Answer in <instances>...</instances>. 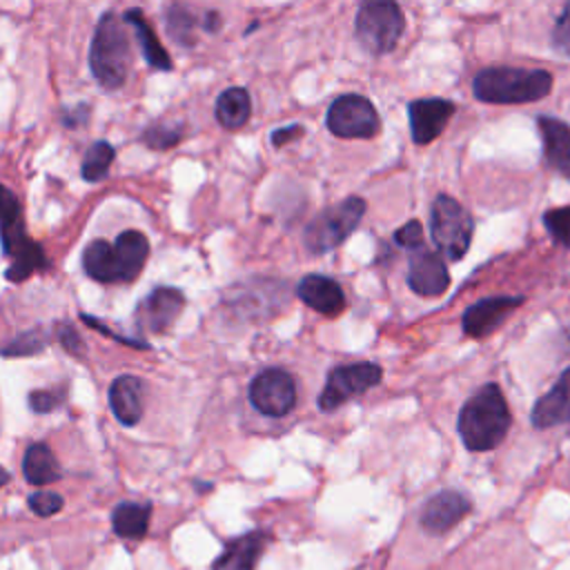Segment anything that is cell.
Wrapping results in <instances>:
<instances>
[{"instance_id":"obj_20","label":"cell","mask_w":570,"mask_h":570,"mask_svg":"<svg viewBox=\"0 0 570 570\" xmlns=\"http://www.w3.org/2000/svg\"><path fill=\"white\" fill-rule=\"evenodd\" d=\"M109 405L122 425H136L142 416V381L134 374H122L109 385Z\"/></svg>"},{"instance_id":"obj_37","label":"cell","mask_w":570,"mask_h":570,"mask_svg":"<svg viewBox=\"0 0 570 570\" xmlns=\"http://www.w3.org/2000/svg\"><path fill=\"white\" fill-rule=\"evenodd\" d=\"M58 338H60L62 347H65L69 354H73V356H82V354H85V343H82L80 334H78L71 325L60 323V325H58Z\"/></svg>"},{"instance_id":"obj_6","label":"cell","mask_w":570,"mask_h":570,"mask_svg":"<svg viewBox=\"0 0 570 570\" xmlns=\"http://www.w3.org/2000/svg\"><path fill=\"white\" fill-rule=\"evenodd\" d=\"M365 207L367 205L361 196H350L332 207H325L305 227V247L312 254H325L338 247L356 229L365 214Z\"/></svg>"},{"instance_id":"obj_22","label":"cell","mask_w":570,"mask_h":570,"mask_svg":"<svg viewBox=\"0 0 570 570\" xmlns=\"http://www.w3.org/2000/svg\"><path fill=\"white\" fill-rule=\"evenodd\" d=\"M122 18L127 24L134 27V33L138 38V45H140V51H142L147 65L154 69H160V71H169L174 67V62H171L169 53L165 51V47L158 42L145 13L140 9H129V11H125Z\"/></svg>"},{"instance_id":"obj_24","label":"cell","mask_w":570,"mask_h":570,"mask_svg":"<svg viewBox=\"0 0 570 570\" xmlns=\"http://www.w3.org/2000/svg\"><path fill=\"white\" fill-rule=\"evenodd\" d=\"M151 519V505L149 503H134L125 501L118 503L111 512V528L120 539L140 541L149 530Z\"/></svg>"},{"instance_id":"obj_27","label":"cell","mask_w":570,"mask_h":570,"mask_svg":"<svg viewBox=\"0 0 570 570\" xmlns=\"http://www.w3.org/2000/svg\"><path fill=\"white\" fill-rule=\"evenodd\" d=\"M200 24V18L180 0H174L165 7V29L171 40H176L180 47H194L196 45V27Z\"/></svg>"},{"instance_id":"obj_15","label":"cell","mask_w":570,"mask_h":570,"mask_svg":"<svg viewBox=\"0 0 570 570\" xmlns=\"http://www.w3.org/2000/svg\"><path fill=\"white\" fill-rule=\"evenodd\" d=\"M185 307V296L176 287H156L138 305V325L145 332H165Z\"/></svg>"},{"instance_id":"obj_38","label":"cell","mask_w":570,"mask_h":570,"mask_svg":"<svg viewBox=\"0 0 570 570\" xmlns=\"http://www.w3.org/2000/svg\"><path fill=\"white\" fill-rule=\"evenodd\" d=\"M303 136V127L301 125H285V127H281V129H276V131H272V145L274 147H283V145H287V142H294V140H298Z\"/></svg>"},{"instance_id":"obj_33","label":"cell","mask_w":570,"mask_h":570,"mask_svg":"<svg viewBox=\"0 0 570 570\" xmlns=\"http://www.w3.org/2000/svg\"><path fill=\"white\" fill-rule=\"evenodd\" d=\"M552 49L557 53L570 56V0L563 4L554 29H552Z\"/></svg>"},{"instance_id":"obj_35","label":"cell","mask_w":570,"mask_h":570,"mask_svg":"<svg viewBox=\"0 0 570 570\" xmlns=\"http://www.w3.org/2000/svg\"><path fill=\"white\" fill-rule=\"evenodd\" d=\"M29 405H31L33 412L47 414V412H51L53 407L60 405V396L53 390H33L29 394Z\"/></svg>"},{"instance_id":"obj_25","label":"cell","mask_w":570,"mask_h":570,"mask_svg":"<svg viewBox=\"0 0 570 570\" xmlns=\"http://www.w3.org/2000/svg\"><path fill=\"white\" fill-rule=\"evenodd\" d=\"M22 472L31 485H47L62 476L56 454L45 443H33L27 448L22 459Z\"/></svg>"},{"instance_id":"obj_40","label":"cell","mask_w":570,"mask_h":570,"mask_svg":"<svg viewBox=\"0 0 570 570\" xmlns=\"http://www.w3.org/2000/svg\"><path fill=\"white\" fill-rule=\"evenodd\" d=\"M223 24V18L218 11H207L203 18H200V27L207 31V33H216Z\"/></svg>"},{"instance_id":"obj_32","label":"cell","mask_w":570,"mask_h":570,"mask_svg":"<svg viewBox=\"0 0 570 570\" xmlns=\"http://www.w3.org/2000/svg\"><path fill=\"white\" fill-rule=\"evenodd\" d=\"M29 508L33 514L38 517H51L56 512H60V508L65 505V499L58 494V492H51V490H38L33 494H29L27 499Z\"/></svg>"},{"instance_id":"obj_13","label":"cell","mask_w":570,"mask_h":570,"mask_svg":"<svg viewBox=\"0 0 570 570\" xmlns=\"http://www.w3.org/2000/svg\"><path fill=\"white\" fill-rule=\"evenodd\" d=\"M470 510L472 503L465 494H461L459 490H441L425 501L419 521L425 532L443 534L452 530Z\"/></svg>"},{"instance_id":"obj_17","label":"cell","mask_w":570,"mask_h":570,"mask_svg":"<svg viewBox=\"0 0 570 570\" xmlns=\"http://www.w3.org/2000/svg\"><path fill=\"white\" fill-rule=\"evenodd\" d=\"M267 541L269 534L263 530H252L227 541L225 550L212 563V570H254Z\"/></svg>"},{"instance_id":"obj_21","label":"cell","mask_w":570,"mask_h":570,"mask_svg":"<svg viewBox=\"0 0 570 570\" xmlns=\"http://www.w3.org/2000/svg\"><path fill=\"white\" fill-rule=\"evenodd\" d=\"M116 258L120 267V281H134L140 269L145 267V261L149 256V240L142 232L138 229H125L116 243Z\"/></svg>"},{"instance_id":"obj_41","label":"cell","mask_w":570,"mask_h":570,"mask_svg":"<svg viewBox=\"0 0 570 570\" xmlns=\"http://www.w3.org/2000/svg\"><path fill=\"white\" fill-rule=\"evenodd\" d=\"M7 483H9V472L0 465V488H2V485H7Z\"/></svg>"},{"instance_id":"obj_26","label":"cell","mask_w":570,"mask_h":570,"mask_svg":"<svg viewBox=\"0 0 570 570\" xmlns=\"http://www.w3.org/2000/svg\"><path fill=\"white\" fill-rule=\"evenodd\" d=\"M252 116V98L243 87H229L216 98V120L225 129H240Z\"/></svg>"},{"instance_id":"obj_8","label":"cell","mask_w":570,"mask_h":570,"mask_svg":"<svg viewBox=\"0 0 570 570\" xmlns=\"http://www.w3.org/2000/svg\"><path fill=\"white\" fill-rule=\"evenodd\" d=\"M381 379H383V370L370 361L336 365L334 370L327 372L325 387L318 394V407L323 412H332L341 407L345 401L379 385Z\"/></svg>"},{"instance_id":"obj_23","label":"cell","mask_w":570,"mask_h":570,"mask_svg":"<svg viewBox=\"0 0 570 570\" xmlns=\"http://www.w3.org/2000/svg\"><path fill=\"white\" fill-rule=\"evenodd\" d=\"M82 267L98 283H120V267L114 245L102 238L91 240L82 252Z\"/></svg>"},{"instance_id":"obj_7","label":"cell","mask_w":570,"mask_h":570,"mask_svg":"<svg viewBox=\"0 0 570 570\" xmlns=\"http://www.w3.org/2000/svg\"><path fill=\"white\" fill-rule=\"evenodd\" d=\"M430 232L436 249L445 258L461 261L470 247L474 223L459 200L439 194L430 209Z\"/></svg>"},{"instance_id":"obj_14","label":"cell","mask_w":570,"mask_h":570,"mask_svg":"<svg viewBox=\"0 0 570 570\" xmlns=\"http://www.w3.org/2000/svg\"><path fill=\"white\" fill-rule=\"evenodd\" d=\"M523 303V296H490L483 301H476L463 312L461 325L463 332L472 338H483L490 332H494L512 309H517Z\"/></svg>"},{"instance_id":"obj_28","label":"cell","mask_w":570,"mask_h":570,"mask_svg":"<svg viewBox=\"0 0 570 570\" xmlns=\"http://www.w3.org/2000/svg\"><path fill=\"white\" fill-rule=\"evenodd\" d=\"M116 149L111 147V142L107 140H96L87 151H85V160L80 167V174L87 183H98L102 178H107L109 167L114 163Z\"/></svg>"},{"instance_id":"obj_16","label":"cell","mask_w":570,"mask_h":570,"mask_svg":"<svg viewBox=\"0 0 570 570\" xmlns=\"http://www.w3.org/2000/svg\"><path fill=\"white\" fill-rule=\"evenodd\" d=\"M298 298L323 316H336L345 307V294L341 285L323 274H307L296 285Z\"/></svg>"},{"instance_id":"obj_36","label":"cell","mask_w":570,"mask_h":570,"mask_svg":"<svg viewBox=\"0 0 570 570\" xmlns=\"http://www.w3.org/2000/svg\"><path fill=\"white\" fill-rule=\"evenodd\" d=\"M89 327H94L96 332H100V334H105V336H111L114 341H118V343H125V345H134V347H138V350H149V345L145 343V341H138V338H131V336H122V334H116L111 327H107V325H102L98 318H94V316H87V314H82L80 316Z\"/></svg>"},{"instance_id":"obj_10","label":"cell","mask_w":570,"mask_h":570,"mask_svg":"<svg viewBox=\"0 0 570 570\" xmlns=\"http://www.w3.org/2000/svg\"><path fill=\"white\" fill-rule=\"evenodd\" d=\"M249 401L265 416H285L296 405V383L289 372L267 367L252 379Z\"/></svg>"},{"instance_id":"obj_9","label":"cell","mask_w":570,"mask_h":570,"mask_svg":"<svg viewBox=\"0 0 570 570\" xmlns=\"http://www.w3.org/2000/svg\"><path fill=\"white\" fill-rule=\"evenodd\" d=\"M325 125L336 138L367 140L379 134L381 118L367 98L358 94H345L330 105L325 114Z\"/></svg>"},{"instance_id":"obj_12","label":"cell","mask_w":570,"mask_h":570,"mask_svg":"<svg viewBox=\"0 0 570 570\" xmlns=\"http://www.w3.org/2000/svg\"><path fill=\"white\" fill-rule=\"evenodd\" d=\"M456 105L445 98H421L407 105L410 134L416 145L432 142L452 118Z\"/></svg>"},{"instance_id":"obj_30","label":"cell","mask_w":570,"mask_h":570,"mask_svg":"<svg viewBox=\"0 0 570 570\" xmlns=\"http://www.w3.org/2000/svg\"><path fill=\"white\" fill-rule=\"evenodd\" d=\"M140 138L151 149H169L183 138V127L174 122H154L142 131Z\"/></svg>"},{"instance_id":"obj_18","label":"cell","mask_w":570,"mask_h":570,"mask_svg":"<svg viewBox=\"0 0 570 570\" xmlns=\"http://www.w3.org/2000/svg\"><path fill=\"white\" fill-rule=\"evenodd\" d=\"M537 125L543 140L546 163L561 176L570 178V125L554 116H539Z\"/></svg>"},{"instance_id":"obj_2","label":"cell","mask_w":570,"mask_h":570,"mask_svg":"<svg viewBox=\"0 0 570 570\" xmlns=\"http://www.w3.org/2000/svg\"><path fill=\"white\" fill-rule=\"evenodd\" d=\"M0 243L11 265L7 267L4 276L11 283H22L31 274L42 272L49 267V261L42 247L29 238L22 216V205L18 196L0 183Z\"/></svg>"},{"instance_id":"obj_19","label":"cell","mask_w":570,"mask_h":570,"mask_svg":"<svg viewBox=\"0 0 570 570\" xmlns=\"http://www.w3.org/2000/svg\"><path fill=\"white\" fill-rule=\"evenodd\" d=\"M566 421H570V367L561 372L557 383L532 407V425L539 430Z\"/></svg>"},{"instance_id":"obj_4","label":"cell","mask_w":570,"mask_h":570,"mask_svg":"<svg viewBox=\"0 0 570 570\" xmlns=\"http://www.w3.org/2000/svg\"><path fill=\"white\" fill-rule=\"evenodd\" d=\"M131 69V45L122 20L114 11H105L96 24L89 45V71L94 80L114 91L125 85Z\"/></svg>"},{"instance_id":"obj_29","label":"cell","mask_w":570,"mask_h":570,"mask_svg":"<svg viewBox=\"0 0 570 570\" xmlns=\"http://www.w3.org/2000/svg\"><path fill=\"white\" fill-rule=\"evenodd\" d=\"M47 341H49V336H47L45 330L31 327V330L18 334L11 343H7V345L0 350V354H2V356H31V354L42 352L45 345H47Z\"/></svg>"},{"instance_id":"obj_34","label":"cell","mask_w":570,"mask_h":570,"mask_svg":"<svg viewBox=\"0 0 570 570\" xmlns=\"http://www.w3.org/2000/svg\"><path fill=\"white\" fill-rule=\"evenodd\" d=\"M394 243L405 247V249H416L423 245V225L419 220H407L403 227H399L394 232Z\"/></svg>"},{"instance_id":"obj_3","label":"cell","mask_w":570,"mask_h":570,"mask_svg":"<svg viewBox=\"0 0 570 570\" xmlns=\"http://www.w3.org/2000/svg\"><path fill=\"white\" fill-rule=\"evenodd\" d=\"M550 89L552 76L546 69L488 67L481 69L472 80L474 98L490 105L534 102L548 96Z\"/></svg>"},{"instance_id":"obj_31","label":"cell","mask_w":570,"mask_h":570,"mask_svg":"<svg viewBox=\"0 0 570 570\" xmlns=\"http://www.w3.org/2000/svg\"><path fill=\"white\" fill-rule=\"evenodd\" d=\"M543 225L550 232V236L570 249V205L568 207H557L548 209L543 214Z\"/></svg>"},{"instance_id":"obj_39","label":"cell","mask_w":570,"mask_h":570,"mask_svg":"<svg viewBox=\"0 0 570 570\" xmlns=\"http://www.w3.org/2000/svg\"><path fill=\"white\" fill-rule=\"evenodd\" d=\"M87 118H89V107L82 102V105H78V107L67 109L65 116H62V122H65L67 127H80Z\"/></svg>"},{"instance_id":"obj_1","label":"cell","mask_w":570,"mask_h":570,"mask_svg":"<svg viewBox=\"0 0 570 570\" xmlns=\"http://www.w3.org/2000/svg\"><path fill=\"white\" fill-rule=\"evenodd\" d=\"M510 428V410L497 383L479 387L461 407L456 430L461 441L472 452L497 448Z\"/></svg>"},{"instance_id":"obj_11","label":"cell","mask_w":570,"mask_h":570,"mask_svg":"<svg viewBox=\"0 0 570 570\" xmlns=\"http://www.w3.org/2000/svg\"><path fill=\"white\" fill-rule=\"evenodd\" d=\"M407 285L421 296H439L450 285V274L443 258L425 245L410 252Z\"/></svg>"},{"instance_id":"obj_5","label":"cell","mask_w":570,"mask_h":570,"mask_svg":"<svg viewBox=\"0 0 570 570\" xmlns=\"http://www.w3.org/2000/svg\"><path fill=\"white\" fill-rule=\"evenodd\" d=\"M354 27L361 47L374 56H383L399 45L405 18L396 0H361Z\"/></svg>"}]
</instances>
